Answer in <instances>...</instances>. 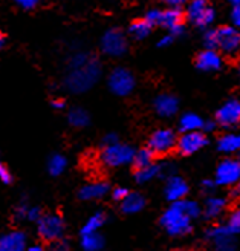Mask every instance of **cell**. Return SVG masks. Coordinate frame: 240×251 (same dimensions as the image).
<instances>
[{"label": "cell", "instance_id": "cell-5", "mask_svg": "<svg viewBox=\"0 0 240 251\" xmlns=\"http://www.w3.org/2000/svg\"><path fill=\"white\" fill-rule=\"evenodd\" d=\"M207 242L211 244L214 251H236V236L225 227V224L213 225L205 233Z\"/></svg>", "mask_w": 240, "mask_h": 251}, {"label": "cell", "instance_id": "cell-52", "mask_svg": "<svg viewBox=\"0 0 240 251\" xmlns=\"http://www.w3.org/2000/svg\"><path fill=\"white\" fill-rule=\"evenodd\" d=\"M230 3H233L236 8V6H240V0H230Z\"/></svg>", "mask_w": 240, "mask_h": 251}, {"label": "cell", "instance_id": "cell-44", "mask_svg": "<svg viewBox=\"0 0 240 251\" xmlns=\"http://www.w3.org/2000/svg\"><path fill=\"white\" fill-rule=\"evenodd\" d=\"M231 20L234 23V26L240 29V6H236L231 12Z\"/></svg>", "mask_w": 240, "mask_h": 251}, {"label": "cell", "instance_id": "cell-27", "mask_svg": "<svg viewBox=\"0 0 240 251\" xmlns=\"http://www.w3.org/2000/svg\"><path fill=\"white\" fill-rule=\"evenodd\" d=\"M184 14L179 8H168L166 11H162V19H161V26L166 29H173L178 25H182Z\"/></svg>", "mask_w": 240, "mask_h": 251}, {"label": "cell", "instance_id": "cell-19", "mask_svg": "<svg viewBox=\"0 0 240 251\" xmlns=\"http://www.w3.org/2000/svg\"><path fill=\"white\" fill-rule=\"evenodd\" d=\"M196 66L205 72L219 71L222 68V57L216 52V49H205L204 52L197 55Z\"/></svg>", "mask_w": 240, "mask_h": 251}, {"label": "cell", "instance_id": "cell-16", "mask_svg": "<svg viewBox=\"0 0 240 251\" xmlns=\"http://www.w3.org/2000/svg\"><path fill=\"white\" fill-rule=\"evenodd\" d=\"M155 112L162 118H170L179 110V100L171 94H161L153 101Z\"/></svg>", "mask_w": 240, "mask_h": 251}, {"label": "cell", "instance_id": "cell-36", "mask_svg": "<svg viewBox=\"0 0 240 251\" xmlns=\"http://www.w3.org/2000/svg\"><path fill=\"white\" fill-rule=\"evenodd\" d=\"M216 187H219V185L216 184V181H214V179H204L200 182V192L208 198V196L214 195V192H216Z\"/></svg>", "mask_w": 240, "mask_h": 251}, {"label": "cell", "instance_id": "cell-6", "mask_svg": "<svg viewBox=\"0 0 240 251\" xmlns=\"http://www.w3.org/2000/svg\"><path fill=\"white\" fill-rule=\"evenodd\" d=\"M214 181L219 187H236L240 182V161L237 158H225L214 172Z\"/></svg>", "mask_w": 240, "mask_h": 251}, {"label": "cell", "instance_id": "cell-21", "mask_svg": "<svg viewBox=\"0 0 240 251\" xmlns=\"http://www.w3.org/2000/svg\"><path fill=\"white\" fill-rule=\"evenodd\" d=\"M162 172H164V164H156L153 162L151 166L148 167H143V169H136L133 173V179L136 181V184H148L153 179L162 176Z\"/></svg>", "mask_w": 240, "mask_h": 251}, {"label": "cell", "instance_id": "cell-15", "mask_svg": "<svg viewBox=\"0 0 240 251\" xmlns=\"http://www.w3.org/2000/svg\"><path fill=\"white\" fill-rule=\"evenodd\" d=\"M28 236L22 230H11L0 237V251H26Z\"/></svg>", "mask_w": 240, "mask_h": 251}, {"label": "cell", "instance_id": "cell-49", "mask_svg": "<svg viewBox=\"0 0 240 251\" xmlns=\"http://www.w3.org/2000/svg\"><path fill=\"white\" fill-rule=\"evenodd\" d=\"M50 104H52V107L55 110H63V109L66 107V104H65V101H63V100H54V101L50 103Z\"/></svg>", "mask_w": 240, "mask_h": 251}, {"label": "cell", "instance_id": "cell-2", "mask_svg": "<svg viewBox=\"0 0 240 251\" xmlns=\"http://www.w3.org/2000/svg\"><path fill=\"white\" fill-rule=\"evenodd\" d=\"M159 224L168 236L184 237L193 230V219L185 215L181 202H173L159 218Z\"/></svg>", "mask_w": 240, "mask_h": 251}, {"label": "cell", "instance_id": "cell-25", "mask_svg": "<svg viewBox=\"0 0 240 251\" xmlns=\"http://www.w3.org/2000/svg\"><path fill=\"white\" fill-rule=\"evenodd\" d=\"M80 245L83 251H103L106 241L101 233H89V234H81Z\"/></svg>", "mask_w": 240, "mask_h": 251}, {"label": "cell", "instance_id": "cell-51", "mask_svg": "<svg viewBox=\"0 0 240 251\" xmlns=\"http://www.w3.org/2000/svg\"><path fill=\"white\" fill-rule=\"evenodd\" d=\"M233 196H240V182L234 187V190H233Z\"/></svg>", "mask_w": 240, "mask_h": 251}, {"label": "cell", "instance_id": "cell-39", "mask_svg": "<svg viewBox=\"0 0 240 251\" xmlns=\"http://www.w3.org/2000/svg\"><path fill=\"white\" fill-rule=\"evenodd\" d=\"M45 215V213L42 211V208L40 207H29V211H28V218H26V221H29V222H39L40 219H42V216Z\"/></svg>", "mask_w": 240, "mask_h": 251}, {"label": "cell", "instance_id": "cell-30", "mask_svg": "<svg viewBox=\"0 0 240 251\" xmlns=\"http://www.w3.org/2000/svg\"><path fill=\"white\" fill-rule=\"evenodd\" d=\"M151 26H153V25H151L150 22H147L145 19L136 20L130 25L129 34L136 40H143V39H145V37H148V34L151 32Z\"/></svg>", "mask_w": 240, "mask_h": 251}, {"label": "cell", "instance_id": "cell-17", "mask_svg": "<svg viewBox=\"0 0 240 251\" xmlns=\"http://www.w3.org/2000/svg\"><path fill=\"white\" fill-rule=\"evenodd\" d=\"M110 192V187L104 181H94L84 184L78 190V198L81 201H98L107 196Z\"/></svg>", "mask_w": 240, "mask_h": 251}, {"label": "cell", "instance_id": "cell-4", "mask_svg": "<svg viewBox=\"0 0 240 251\" xmlns=\"http://www.w3.org/2000/svg\"><path fill=\"white\" fill-rule=\"evenodd\" d=\"M37 225V234L45 242H55L58 239H63L65 234V221L58 213H45L42 219L35 224Z\"/></svg>", "mask_w": 240, "mask_h": 251}, {"label": "cell", "instance_id": "cell-54", "mask_svg": "<svg viewBox=\"0 0 240 251\" xmlns=\"http://www.w3.org/2000/svg\"><path fill=\"white\" fill-rule=\"evenodd\" d=\"M239 74H240V68H239Z\"/></svg>", "mask_w": 240, "mask_h": 251}, {"label": "cell", "instance_id": "cell-50", "mask_svg": "<svg viewBox=\"0 0 240 251\" xmlns=\"http://www.w3.org/2000/svg\"><path fill=\"white\" fill-rule=\"evenodd\" d=\"M26 251H46V248L43 245H39V244H35V245H29Z\"/></svg>", "mask_w": 240, "mask_h": 251}, {"label": "cell", "instance_id": "cell-34", "mask_svg": "<svg viewBox=\"0 0 240 251\" xmlns=\"http://www.w3.org/2000/svg\"><path fill=\"white\" fill-rule=\"evenodd\" d=\"M91 57H92V55L84 54V52H78V54L72 55V57H71V60H69V63H68V65H69V69H72V68H78V66L86 65V63L91 60Z\"/></svg>", "mask_w": 240, "mask_h": 251}, {"label": "cell", "instance_id": "cell-43", "mask_svg": "<svg viewBox=\"0 0 240 251\" xmlns=\"http://www.w3.org/2000/svg\"><path fill=\"white\" fill-rule=\"evenodd\" d=\"M164 3H166L168 8H179L184 6L185 3H190V0H164Z\"/></svg>", "mask_w": 240, "mask_h": 251}, {"label": "cell", "instance_id": "cell-29", "mask_svg": "<svg viewBox=\"0 0 240 251\" xmlns=\"http://www.w3.org/2000/svg\"><path fill=\"white\" fill-rule=\"evenodd\" d=\"M155 153H153V150L148 149V147H143L140 150H136V153H135V158H133V167L135 170L136 169H143V167H148L151 166L155 162Z\"/></svg>", "mask_w": 240, "mask_h": 251}, {"label": "cell", "instance_id": "cell-12", "mask_svg": "<svg viewBox=\"0 0 240 251\" xmlns=\"http://www.w3.org/2000/svg\"><path fill=\"white\" fill-rule=\"evenodd\" d=\"M216 121L220 127L233 129L240 123V101L236 98L228 100L216 112Z\"/></svg>", "mask_w": 240, "mask_h": 251}, {"label": "cell", "instance_id": "cell-31", "mask_svg": "<svg viewBox=\"0 0 240 251\" xmlns=\"http://www.w3.org/2000/svg\"><path fill=\"white\" fill-rule=\"evenodd\" d=\"M181 202V207L182 210L185 211V215L192 219H197L204 215V207H202L197 201H193V199H184V201H179Z\"/></svg>", "mask_w": 240, "mask_h": 251}, {"label": "cell", "instance_id": "cell-26", "mask_svg": "<svg viewBox=\"0 0 240 251\" xmlns=\"http://www.w3.org/2000/svg\"><path fill=\"white\" fill-rule=\"evenodd\" d=\"M68 167V159L66 156H63L60 153H54V155H50L48 158V162H46V169H48V173L50 175V176H60V175L65 173Z\"/></svg>", "mask_w": 240, "mask_h": 251}, {"label": "cell", "instance_id": "cell-10", "mask_svg": "<svg viewBox=\"0 0 240 251\" xmlns=\"http://www.w3.org/2000/svg\"><path fill=\"white\" fill-rule=\"evenodd\" d=\"M101 49L109 57H122L127 52V39L122 31L112 28L101 39Z\"/></svg>", "mask_w": 240, "mask_h": 251}, {"label": "cell", "instance_id": "cell-23", "mask_svg": "<svg viewBox=\"0 0 240 251\" xmlns=\"http://www.w3.org/2000/svg\"><path fill=\"white\" fill-rule=\"evenodd\" d=\"M179 130L181 133H187V132H197V130H204L205 126V120L199 117L194 112H187L184 114L179 120Z\"/></svg>", "mask_w": 240, "mask_h": 251}, {"label": "cell", "instance_id": "cell-3", "mask_svg": "<svg viewBox=\"0 0 240 251\" xmlns=\"http://www.w3.org/2000/svg\"><path fill=\"white\" fill-rule=\"evenodd\" d=\"M135 153H136V150L132 146L122 144L118 141L115 144L103 146V150H101V153H99V161L103 162L106 167H110V169L124 167L127 164H132Z\"/></svg>", "mask_w": 240, "mask_h": 251}, {"label": "cell", "instance_id": "cell-42", "mask_svg": "<svg viewBox=\"0 0 240 251\" xmlns=\"http://www.w3.org/2000/svg\"><path fill=\"white\" fill-rule=\"evenodd\" d=\"M49 251H69V244L65 239H58L49 244Z\"/></svg>", "mask_w": 240, "mask_h": 251}, {"label": "cell", "instance_id": "cell-47", "mask_svg": "<svg viewBox=\"0 0 240 251\" xmlns=\"http://www.w3.org/2000/svg\"><path fill=\"white\" fill-rule=\"evenodd\" d=\"M173 37H174V39H176V37H181L182 34H184V26H182V25H178V26H174L173 29H170L168 31Z\"/></svg>", "mask_w": 240, "mask_h": 251}, {"label": "cell", "instance_id": "cell-37", "mask_svg": "<svg viewBox=\"0 0 240 251\" xmlns=\"http://www.w3.org/2000/svg\"><path fill=\"white\" fill-rule=\"evenodd\" d=\"M0 179H2V182L5 185H9V184H12V181H14V175L11 173V170L5 164L0 166Z\"/></svg>", "mask_w": 240, "mask_h": 251}, {"label": "cell", "instance_id": "cell-18", "mask_svg": "<svg viewBox=\"0 0 240 251\" xmlns=\"http://www.w3.org/2000/svg\"><path fill=\"white\" fill-rule=\"evenodd\" d=\"M226 205H228V201L222 196H216L211 195L205 199L204 204V216L208 221H214L223 215V211L226 210Z\"/></svg>", "mask_w": 240, "mask_h": 251}, {"label": "cell", "instance_id": "cell-53", "mask_svg": "<svg viewBox=\"0 0 240 251\" xmlns=\"http://www.w3.org/2000/svg\"><path fill=\"white\" fill-rule=\"evenodd\" d=\"M236 158H237V159H239V161H240V152H239V153H237V155H236Z\"/></svg>", "mask_w": 240, "mask_h": 251}, {"label": "cell", "instance_id": "cell-38", "mask_svg": "<svg viewBox=\"0 0 240 251\" xmlns=\"http://www.w3.org/2000/svg\"><path fill=\"white\" fill-rule=\"evenodd\" d=\"M161 19H162L161 9H150L145 14V20L150 22L151 25H161Z\"/></svg>", "mask_w": 240, "mask_h": 251}, {"label": "cell", "instance_id": "cell-28", "mask_svg": "<svg viewBox=\"0 0 240 251\" xmlns=\"http://www.w3.org/2000/svg\"><path fill=\"white\" fill-rule=\"evenodd\" d=\"M68 121L72 127L83 129L89 124L91 117H89V114H87V110H84L83 107H72L68 114Z\"/></svg>", "mask_w": 240, "mask_h": 251}, {"label": "cell", "instance_id": "cell-20", "mask_svg": "<svg viewBox=\"0 0 240 251\" xmlns=\"http://www.w3.org/2000/svg\"><path fill=\"white\" fill-rule=\"evenodd\" d=\"M145 204H147V201L144 195L138 192H130L120 202V208L124 215H136V213H140L145 208Z\"/></svg>", "mask_w": 240, "mask_h": 251}, {"label": "cell", "instance_id": "cell-41", "mask_svg": "<svg viewBox=\"0 0 240 251\" xmlns=\"http://www.w3.org/2000/svg\"><path fill=\"white\" fill-rule=\"evenodd\" d=\"M42 0H14V3L22 9H34L40 5Z\"/></svg>", "mask_w": 240, "mask_h": 251}, {"label": "cell", "instance_id": "cell-32", "mask_svg": "<svg viewBox=\"0 0 240 251\" xmlns=\"http://www.w3.org/2000/svg\"><path fill=\"white\" fill-rule=\"evenodd\" d=\"M223 224H225V227L228 228L234 236L240 234V205L234 207L230 211L228 218H226V221Z\"/></svg>", "mask_w": 240, "mask_h": 251}, {"label": "cell", "instance_id": "cell-13", "mask_svg": "<svg viewBox=\"0 0 240 251\" xmlns=\"http://www.w3.org/2000/svg\"><path fill=\"white\" fill-rule=\"evenodd\" d=\"M217 31V49L225 54H236L240 49V29L236 26H223Z\"/></svg>", "mask_w": 240, "mask_h": 251}, {"label": "cell", "instance_id": "cell-24", "mask_svg": "<svg viewBox=\"0 0 240 251\" xmlns=\"http://www.w3.org/2000/svg\"><path fill=\"white\" fill-rule=\"evenodd\" d=\"M106 222H107V215L103 210H98L86 219V222L83 224V227L80 230V234L99 233V230L104 227Z\"/></svg>", "mask_w": 240, "mask_h": 251}, {"label": "cell", "instance_id": "cell-35", "mask_svg": "<svg viewBox=\"0 0 240 251\" xmlns=\"http://www.w3.org/2000/svg\"><path fill=\"white\" fill-rule=\"evenodd\" d=\"M204 45L207 49H217V31L210 29L204 35Z\"/></svg>", "mask_w": 240, "mask_h": 251}, {"label": "cell", "instance_id": "cell-8", "mask_svg": "<svg viewBox=\"0 0 240 251\" xmlns=\"http://www.w3.org/2000/svg\"><path fill=\"white\" fill-rule=\"evenodd\" d=\"M147 147L155 155H167L178 147V136L171 129H158L150 135Z\"/></svg>", "mask_w": 240, "mask_h": 251}, {"label": "cell", "instance_id": "cell-7", "mask_svg": "<svg viewBox=\"0 0 240 251\" xmlns=\"http://www.w3.org/2000/svg\"><path fill=\"white\" fill-rule=\"evenodd\" d=\"M107 84L112 94H115L118 97H127L135 89V77L129 69L117 68L110 72Z\"/></svg>", "mask_w": 240, "mask_h": 251}, {"label": "cell", "instance_id": "cell-1", "mask_svg": "<svg viewBox=\"0 0 240 251\" xmlns=\"http://www.w3.org/2000/svg\"><path fill=\"white\" fill-rule=\"evenodd\" d=\"M99 75H101L99 61L92 55L86 65L69 69V74L65 80V86L72 94H83L86 91H89L98 81Z\"/></svg>", "mask_w": 240, "mask_h": 251}, {"label": "cell", "instance_id": "cell-45", "mask_svg": "<svg viewBox=\"0 0 240 251\" xmlns=\"http://www.w3.org/2000/svg\"><path fill=\"white\" fill-rule=\"evenodd\" d=\"M118 143V136L115 133H107L103 140V146H109V144H115Z\"/></svg>", "mask_w": 240, "mask_h": 251}, {"label": "cell", "instance_id": "cell-46", "mask_svg": "<svg viewBox=\"0 0 240 251\" xmlns=\"http://www.w3.org/2000/svg\"><path fill=\"white\" fill-rule=\"evenodd\" d=\"M173 40H174V37H173L171 34H168V35H166V37H162V39L159 40V43H158V46H161V48L168 46V45L173 43Z\"/></svg>", "mask_w": 240, "mask_h": 251}, {"label": "cell", "instance_id": "cell-48", "mask_svg": "<svg viewBox=\"0 0 240 251\" xmlns=\"http://www.w3.org/2000/svg\"><path fill=\"white\" fill-rule=\"evenodd\" d=\"M216 124H217V121H205L204 130L202 132H213L214 129H216Z\"/></svg>", "mask_w": 240, "mask_h": 251}, {"label": "cell", "instance_id": "cell-22", "mask_svg": "<svg viewBox=\"0 0 240 251\" xmlns=\"http://www.w3.org/2000/svg\"><path fill=\"white\" fill-rule=\"evenodd\" d=\"M217 150L225 155H237L240 152V133H225L217 140Z\"/></svg>", "mask_w": 240, "mask_h": 251}, {"label": "cell", "instance_id": "cell-14", "mask_svg": "<svg viewBox=\"0 0 240 251\" xmlns=\"http://www.w3.org/2000/svg\"><path fill=\"white\" fill-rule=\"evenodd\" d=\"M188 190H190V187H188L187 181L178 176V175H171V176L166 179V184H164V196H166L170 204L184 201L188 195Z\"/></svg>", "mask_w": 240, "mask_h": 251}, {"label": "cell", "instance_id": "cell-33", "mask_svg": "<svg viewBox=\"0 0 240 251\" xmlns=\"http://www.w3.org/2000/svg\"><path fill=\"white\" fill-rule=\"evenodd\" d=\"M29 207H31V205L26 202V201H20V202H19V204L16 205V208H14V219H16L17 222L26 221Z\"/></svg>", "mask_w": 240, "mask_h": 251}, {"label": "cell", "instance_id": "cell-9", "mask_svg": "<svg viewBox=\"0 0 240 251\" xmlns=\"http://www.w3.org/2000/svg\"><path fill=\"white\" fill-rule=\"evenodd\" d=\"M185 16L197 28H205L213 23L216 12H214L213 6H210L207 0H192L187 6Z\"/></svg>", "mask_w": 240, "mask_h": 251}, {"label": "cell", "instance_id": "cell-40", "mask_svg": "<svg viewBox=\"0 0 240 251\" xmlns=\"http://www.w3.org/2000/svg\"><path fill=\"white\" fill-rule=\"evenodd\" d=\"M129 193H130V192H129L125 187H115V188L112 190V199H113V201H117V202H121V201H122L125 196H127Z\"/></svg>", "mask_w": 240, "mask_h": 251}, {"label": "cell", "instance_id": "cell-11", "mask_svg": "<svg viewBox=\"0 0 240 251\" xmlns=\"http://www.w3.org/2000/svg\"><path fill=\"white\" fill-rule=\"evenodd\" d=\"M207 144H208V138L205 132H202V130L187 132L178 138V147H176V150H178V153L182 156H192L200 152Z\"/></svg>", "mask_w": 240, "mask_h": 251}]
</instances>
